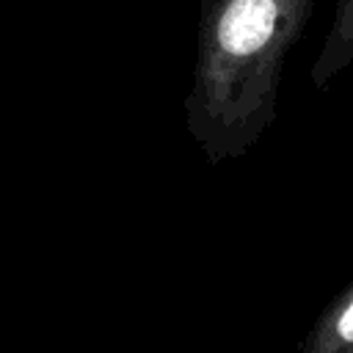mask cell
Here are the masks:
<instances>
[{"label":"cell","instance_id":"1","mask_svg":"<svg viewBox=\"0 0 353 353\" xmlns=\"http://www.w3.org/2000/svg\"><path fill=\"white\" fill-rule=\"evenodd\" d=\"M314 0H201L188 130L210 163L243 157L273 124L284 61Z\"/></svg>","mask_w":353,"mask_h":353},{"label":"cell","instance_id":"2","mask_svg":"<svg viewBox=\"0 0 353 353\" xmlns=\"http://www.w3.org/2000/svg\"><path fill=\"white\" fill-rule=\"evenodd\" d=\"M350 63H353V0H334L328 33L312 63L314 88H325Z\"/></svg>","mask_w":353,"mask_h":353}]
</instances>
